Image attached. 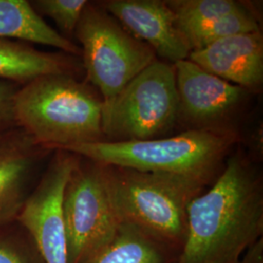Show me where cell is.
Wrapping results in <instances>:
<instances>
[{
    "mask_svg": "<svg viewBox=\"0 0 263 263\" xmlns=\"http://www.w3.org/2000/svg\"><path fill=\"white\" fill-rule=\"evenodd\" d=\"M262 235V176L252 162L235 154L213 186L189 204L178 263H240Z\"/></svg>",
    "mask_w": 263,
    "mask_h": 263,
    "instance_id": "obj_1",
    "label": "cell"
},
{
    "mask_svg": "<svg viewBox=\"0 0 263 263\" xmlns=\"http://www.w3.org/2000/svg\"><path fill=\"white\" fill-rule=\"evenodd\" d=\"M103 101L74 76H45L19 87L13 100L17 127L47 151L104 141Z\"/></svg>",
    "mask_w": 263,
    "mask_h": 263,
    "instance_id": "obj_2",
    "label": "cell"
},
{
    "mask_svg": "<svg viewBox=\"0 0 263 263\" xmlns=\"http://www.w3.org/2000/svg\"><path fill=\"white\" fill-rule=\"evenodd\" d=\"M236 140L235 133L228 129L195 128L172 138L100 141L58 151H67L103 165L184 175L213 183Z\"/></svg>",
    "mask_w": 263,
    "mask_h": 263,
    "instance_id": "obj_3",
    "label": "cell"
},
{
    "mask_svg": "<svg viewBox=\"0 0 263 263\" xmlns=\"http://www.w3.org/2000/svg\"><path fill=\"white\" fill-rule=\"evenodd\" d=\"M104 169L119 221L137 226L181 252L188 206L211 183L184 175L110 165H104Z\"/></svg>",
    "mask_w": 263,
    "mask_h": 263,
    "instance_id": "obj_4",
    "label": "cell"
},
{
    "mask_svg": "<svg viewBox=\"0 0 263 263\" xmlns=\"http://www.w3.org/2000/svg\"><path fill=\"white\" fill-rule=\"evenodd\" d=\"M179 119L175 66L156 60L103 104L104 141H147L170 131Z\"/></svg>",
    "mask_w": 263,
    "mask_h": 263,
    "instance_id": "obj_5",
    "label": "cell"
},
{
    "mask_svg": "<svg viewBox=\"0 0 263 263\" xmlns=\"http://www.w3.org/2000/svg\"><path fill=\"white\" fill-rule=\"evenodd\" d=\"M87 78L99 90L103 104L156 61L146 43L135 37L101 4L88 2L76 29Z\"/></svg>",
    "mask_w": 263,
    "mask_h": 263,
    "instance_id": "obj_6",
    "label": "cell"
},
{
    "mask_svg": "<svg viewBox=\"0 0 263 263\" xmlns=\"http://www.w3.org/2000/svg\"><path fill=\"white\" fill-rule=\"evenodd\" d=\"M63 219L67 263L83 262L115 234L120 221L113 207L104 165L79 159L66 183Z\"/></svg>",
    "mask_w": 263,
    "mask_h": 263,
    "instance_id": "obj_7",
    "label": "cell"
},
{
    "mask_svg": "<svg viewBox=\"0 0 263 263\" xmlns=\"http://www.w3.org/2000/svg\"><path fill=\"white\" fill-rule=\"evenodd\" d=\"M53 151L54 158L17 219L33 238L43 263H67L63 199L80 157L67 151Z\"/></svg>",
    "mask_w": 263,
    "mask_h": 263,
    "instance_id": "obj_8",
    "label": "cell"
},
{
    "mask_svg": "<svg viewBox=\"0 0 263 263\" xmlns=\"http://www.w3.org/2000/svg\"><path fill=\"white\" fill-rule=\"evenodd\" d=\"M179 118L199 128H216L244 103L249 92L214 76L190 60L174 64Z\"/></svg>",
    "mask_w": 263,
    "mask_h": 263,
    "instance_id": "obj_9",
    "label": "cell"
},
{
    "mask_svg": "<svg viewBox=\"0 0 263 263\" xmlns=\"http://www.w3.org/2000/svg\"><path fill=\"white\" fill-rule=\"evenodd\" d=\"M101 6L169 64L188 59L191 50L166 1L108 0Z\"/></svg>",
    "mask_w": 263,
    "mask_h": 263,
    "instance_id": "obj_10",
    "label": "cell"
},
{
    "mask_svg": "<svg viewBox=\"0 0 263 263\" xmlns=\"http://www.w3.org/2000/svg\"><path fill=\"white\" fill-rule=\"evenodd\" d=\"M188 60L208 72L245 90H258L263 83L261 31L223 38L191 51Z\"/></svg>",
    "mask_w": 263,
    "mask_h": 263,
    "instance_id": "obj_11",
    "label": "cell"
},
{
    "mask_svg": "<svg viewBox=\"0 0 263 263\" xmlns=\"http://www.w3.org/2000/svg\"><path fill=\"white\" fill-rule=\"evenodd\" d=\"M47 151L19 127L0 135V226L17 219L31 172Z\"/></svg>",
    "mask_w": 263,
    "mask_h": 263,
    "instance_id": "obj_12",
    "label": "cell"
},
{
    "mask_svg": "<svg viewBox=\"0 0 263 263\" xmlns=\"http://www.w3.org/2000/svg\"><path fill=\"white\" fill-rule=\"evenodd\" d=\"M76 69L69 55L42 52L26 42L0 39V80L23 86L41 76H73Z\"/></svg>",
    "mask_w": 263,
    "mask_h": 263,
    "instance_id": "obj_13",
    "label": "cell"
},
{
    "mask_svg": "<svg viewBox=\"0 0 263 263\" xmlns=\"http://www.w3.org/2000/svg\"><path fill=\"white\" fill-rule=\"evenodd\" d=\"M179 254L140 227L120 222L110 240L82 263H178Z\"/></svg>",
    "mask_w": 263,
    "mask_h": 263,
    "instance_id": "obj_14",
    "label": "cell"
},
{
    "mask_svg": "<svg viewBox=\"0 0 263 263\" xmlns=\"http://www.w3.org/2000/svg\"><path fill=\"white\" fill-rule=\"evenodd\" d=\"M0 39L56 48L80 56L81 49L42 19L27 0H0Z\"/></svg>",
    "mask_w": 263,
    "mask_h": 263,
    "instance_id": "obj_15",
    "label": "cell"
},
{
    "mask_svg": "<svg viewBox=\"0 0 263 263\" xmlns=\"http://www.w3.org/2000/svg\"><path fill=\"white\" fill-rule=\"evenodd\" d=\"M259 30L254 13L243 4L239 9L188 31L184 37L190 50L194 51L207 47L223 38Z\"/></svg>",
    "mask_w": 263,
    "mask_h": 263,
    "instance_id": "obj_16",
    "label": "cell"
},
{
    "mask_svg": "<svg viewBox=\"0 0 263 263\" xmlns=\"http://www.w3.org/2000/svg\"><path fill=\"white\" fill-rule=\"evenodd\" d=\"M166 3L175 13L183 36L188 31L239 9L243 5L235 0H170Z\"/></svg>",
    "mask_w": 263,
    "mask_h": 263,
    "instance_id": "obj_17",
    "label": "cell"
},
{
    "mask_svg": "<svg viewBox=\"0 0 263 263\" xmlns=\"http://www.w3.org/2000/svg\"><path fill=\"white\" fill-rule=\"evenodd\" d=\"M38 14L47 16L66 34L76 32V27L88 4L87 0H35L30 2Z\"/></svg>",
    "mask_w": 263,
    "mask_h": 263,
    "instance_id": "obj_18",
    "label": "cell"
},
{
    "mask_svg": "<svg viewBox=\"0 0 263 263\" xmlns=\"http://www.w3.org/2000/svg\"><path fill=\"white\" fill-rule=\"evenodd\" d=\"M19 87L0 80V135L17 127L13 113V100Z\"/></svg>",
    "mask_w": 263,
    "mask_h": 263,
    "instance_id": "obj_19",
    "label": "cell"
},
{
    "mask_svg": "<svg viewBox=\"0 0 263 263\" xmlns=\"http://www.w3.org/2000/svg\"><path fill=\"white\" fill-rule=\"evenodd\" d=\"M16 245L0 240V263H43L40 255H31Z\"/></svg>",
    "mask_w": 263,
    "mask_h": 263,
    "instance_id": "obj_20",
    "label": "cell"
},
{
    "mask_svg": "<svg viewBox=\"0 0 263 263\" xmlns=\"http://www.w3.org/2000/svg\"><path fill=\"white\" fill-rule=\"evenodd\" d=\"M240 263H263V238L246 252Z\"/></svg>",
    "mask_w": 263,
    "mask_h": 263,
    "instance_id": "obj_21",
    "label": "cell"
}]
</instances>
